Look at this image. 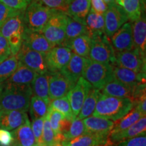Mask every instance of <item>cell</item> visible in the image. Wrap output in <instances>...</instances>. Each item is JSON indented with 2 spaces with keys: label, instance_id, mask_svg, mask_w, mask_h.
Masks as SVG:
<instances>
[{
  "label": "cell",
  "instance_id": "obj_1",
  "mask_svg": "<svg viewBox=\"0 0 146 146\" xmlns=\"http://www.w3.org/2000/svg\"><path fill=\"white\" fill-rule=\"evenodd\" d=\"M32 96L31 85L3 83V88L0 96V110L28 112Z\"/></svg>",
  "mask_w": 146,
  "mask_h": 146
},
{
  "label": "cell",
  "instance_id": "obj_2",
  "mask_svg": "<svg viewBox=\"0 0 146 146\" xmlns=\"http://www.w3.org/2000/svg\"><path fill=\"white\" fill-rule=\"evenodd\" d=\"M135 106V103L129 98H114L100 93L92 116L116 121L130 112Z\"/></svg>",
  "mask_w": 146,
  "mask_h": 146
},
{
  "label": "cell",
  "instance_id": "obj_3",
  "mask_svg": "<svg viewBox=\"0 0 146 146\" xmlns=\"http://www.w3.org/2000/svg\"><path fill=\"white\" fill-rule=\"evenodd\" d=\"M82 77L89 83L93 88L100 91L114 78L113 65L98 62L87 58Z\"/></svg>",
  "mask_w": 146,
  "mask_h": 146
},
{
  "label": "cell",
  "instance_id": "obj_4",
  "mask_svg": "<svg viewBox=\"0 0 146 146\" xmlns=\"http://www.w3.org/2000/svg\"><path fill=\"white\" fill-rule=\"evenodd\" d=\"M56 11V10L49 8L36 0H33L24 12L25 28L41 32Z\"/></svg>",
  "mask_w": 146,
  "mask_h": 146
},
{
  "label": "cell",
  "instance_id": "obj_5",
  "mask_svg": "<svg viewBox=\"0 0 146 146\" xmlns=\"http://www.w3.org/2000/svg\"><path fill=\"white\" fill-rule=\"evenodd\" d=\"M91 48L89 58L93 61L114 65L116 55L110 39L105 33L97 35L91 38Z\"/></svg>",
  "mask_w": 146,
  "mask_h": 146
},
{
  "label": "cell",
  "instance_id": "obj_6",
  "mask_svg": "<svg viewBox=\"0 0 146 146\" xmlns=\"http://www.w3.org/2000/svg\"><path fill=\"white\" fill-rule=\"evenodd\" d=\"M23 14L24 12L11 18L0 28V33L8 41L10 47L11 54L12 55L17 54L23 44L25 30Z\"/></svg>",
  "mask_w": 146,
  "mask_h": 146
},
{
  "label": "cell",
  "instance_id": "obj_7",
  "mask_svg": "<svg viewBox=\"0 0 146 146\" xmlns=\"http://www.w3.org/2000/svg\"><path fill=\"white\" fill-rule=\"evenodd\" d=\"M68 15L62 11L56 10L41 31L45 38L54 46L62 44L65 37Z\"/></svg>",
  "mask_w": 146,
  "mask_h": 146
},
{
  "label": "cell",
  "instance_id": "obj_8",
  "mask_svg": "<svg viewBox=\"0 0 146 146\" xmlns=\"http://www.w3.org/2000/svg\"><path fill=\"white\" fill-rule=\"evenodd\" d=\"M16 56L20 62L37 74L49 72L45 54L33 50L23 43Z\"/></svg>",
  "mask_w": 146,
  "mask_h": 146
},
{
  "label": "cell",
  "instance_id": "obj_9",
  "mask_svg": "<svg viewBox=\"0 0 146 146\" xmlns=\"http://www.w3.org/2000/svg\"><path fill=\"white\" fill-rule=\"evenodd\" d=\"M104 17L105 34L109 38L129 21V18L123 9L115 2L107 5V9L104 14Z\"/></svg>",
  "mask_w": 146,
  "mask_h": 146
},
{
  "label": "cell",
  "instance_id": "obj_10",
  "mask_svg": "<svg viewBox=\"0 0 146 146\" xmlns=\"http://www.w3.org/2000/svg\"><path fill=\"white\" fill-rule=\"evenodd\" d=\"M115 64L130 69L137 72L145 73V55L133 48L131 50L116 52Z\"/></svg>",
  "mask_w": 146,
  "mask_h": 146
},
{
  "label": "cell",
  "instance_id": "obj_11",
  "mask_svg": "<svg viewBox=\"0 0 146 146\" xmlns=\"http://www.w3.org/2000/svg\"><path fill=\"white\" fill-rule=\"evenodd\" d=\"M92 88L91 85L83 77H80L74 87L68 92V96L74 119L79 114L85 98Z\"/></svg>",
  "mask_w": 146,
  "mask_h": 146
},
{
  "label": "cell",
  "instance_id": "obj_12",
  "mask_svg": "<svg viewBox=\"0 0 146 146\" xmlns=\"http://www.w3.org/2000/svg\"><path fill=\"white\" fill-rule=\"evenodd\" d=\"M72 55L68 47L62 45L53 47L46 54V62L49 72H55L61 70L68 64Z\"/></svg>",
  "mask_w": 146,
  "mask_h": 146
},
{
  "label": "cell",
  "instance_id": "obj_13",
  "mask_svg": "<svg viewBox=\"0 0 146 146\" xmlns=\"http://www.w3.org/2000/svg\"><path fill=\"white\" fill-rule=\"evenodd\" d=\"M110 39L115 53L131 50L134 48L132 22H127L124 24Z\"/></svg>",
  "mask_w": 146,
  "mask_h": 146
},
{
  "label": "cell",
  "instance_id": "obj_14",
  "mask_svg": "<svg viewBox=\"0 0 146 146\" xmlns=\"http://www.w3.org/2000/svg\"><path fill=\"white\" fill-rule=\"evenodd\" d=\"M74 85L60 71L52 72L49 82V97L50 101L66 96Z\"/></svg>",
  "mask_w": 146,
  "mask_h": 146
},
{
  "label": "cell",
  "instance_id": "obj_15",
  "mask_svg": "<svg viewBox=\"0 0 146 146\" xmlns=\"http://www.w3.org/2000/svg\"><path fill=\"white\" fill-rule=\"evenodd\" d=\"M23 43L33 50L45 54L54 47L45 38L42 32L29 30L25 28L23 33Z\"/></svg>",
  "mask_w": 146,
  "mask_h": 146
},
{
  "label": "cell",
  "instance_id": "obj_16",
  "mask_svg": "<svg viewBox=\"0 0 146 146\" xmlns=\"http://www.w3.org/2000/svg\"><path fill=\"white\" fill-rule=\"evenodd\" d=\"M112 143L109 135L86 133L71 139H65L61 142L62 146H98Z\"/></svg>",
  "mask_w": 146,
  "mask_h": 146
},
{
  "label": "cell",
  "instance_id": "obj_17",
  "mask_svg": "<svg viewBox=\"0 0 146 146\" xmlns=\"http://www.w3.org/2000/svg\"><path fill=\"white\" fill-rule=\"evenodd\" d=\"M29 119L27 112L18 110H0V129L14 131Z\"/></svg>",
  "mask_w": 146,
  "mask_h": 146
},
{
  "label": "cell",
  "instance_id": "obj_18",
  "mask_svg": "<svg viewBox=\"0 0 146 146\" xmlns=\"http://www.w3.org/2000/svg\"><path fill=\"white\" fill-rule=\"evenodd\" d=\"M113 75L116 81L131 87L145 83V73L137 72L116 64L113 65Z\"/></svg>",
  "mask_w": 146,
  "mask_h": 146
},
{
  "label": "cell",
  "instance_id": "obj_19",
  "mask_svg": "<svg viewBox=\"0 0 146 146\" xmlns=\"http://www.w3.org/2000/svg\"><path fill=\"white\" fill-rule=\"evenodd\" d=\"M87 58L81 57L73 54L71 58L64 68H63L60 72L66 76L69 81L74 85L80 77L83 76Z\"/></svg>",
  "mask_w": 146,
  "mask_h": 146
},
{
  "label": "cell",
  "instance_id": "obj_20",
  "mask_svg": "<svg viewBox=\"0 0 146 146\" xmlns=\"http://www.w3.org/2000/svg\"><path fill=\"white\" fill-rule=\"evenodd\" d=\"M142 135H146L145 116L141 117L132 126L121 132L110 134L109 140L111 143L115 145L116 143H119L120 142Z\"/></svg>",
  "mask_w": 146,
  "mask_h": 146
},
{
  "label": "cell",
  "instance_id": "obj_21",
  "mask_svg": "<svg viewBox=\"0 0 146 146\" xmlns=\"http://www.w3.org/2000/svg\"><path fill=\"white\" fill-rule=\"evenodd\" d=\"M13 141L10 146H38L29 118L23 125L12 131Z\"/></svg>",
  "mask_w": 146,
  "mask_h": 146
},
{
  "label": "cell",
  "instance_id": "obj_22",
  "mask_svg": "<svg viewBox=\"0 0 146 146\" xmlns=\"http://www.w3.org/2000/svg\"><path fill=\"white\" fill-rule=\"evenodd\" d=\"M87 133L109 135L114 127L112 120L107 118L91 116L83 120Z\"/></svg>",
  "mask_w": 146,
  "mask_h": 146
},
{
  "label": "cell",
  "instance_id": "obj_23",
  "mask_svg": "<svg viewBox=\"0 0 146 146\" xmlns=\"http://www.w3.org/2000/svg\"><path fill=\"white\" fill-rule=\"evenodd\" d=\"M100 93L106 96L119 98H129L133 101V87L113 79L103 87Z\"/></svg>",
  "mask_w": 146,
  "mask_h": 146
},
{
  "label": "cell",
  "instance_id": "obj_24",
  "mask_svg": "<svg viewBox=\"0 0 146 146\" xmlns=\"http://www.w3.org/2000/svg\"><path fill=\"white\" fill-rule=\"evenodd\" d=\"M132 33L134 48L137 49L143 55H146V20L145 15H141L139 19L132 23Z\"/></svg>",
  "mask_w": 146,
  "mask_h": 146
},
{
  "label": "cell",
  "instance_id": "obj_25",
  "mask_svg": "<svg viewBox=\"0 0 146 146\" xmlns=\"http://www.w3.org/2000/svg\"><path fill=\"white\" fill-rule=\"evenodd\" d=\"M91 10V0H72L66 10L69 17L86 25V18Z\"/></svg>",
  "mask_w": 146,
  "mask_h": 146
},
{
  "label": "cell",
  "instance_id": "obj_26",
  "mask_svg": "<svg viewBox=\"0 0 146 146\" xmlns=\"http://www.w3.org/2000/svg\"><path fill=\"white\" fill-rule=\"evenodd\" d=\"M37 73L19 62V65L15 72L4 83L19 85H31Z\"/></svg>",
  "mask_w": 146,
  "mask_h": 146
},
{
  "label": "cell",
  "instance_id": "obj_27",
  "mask_svg": "<svg viewBox=\"0 0 146 146\" xmlns=\"http://www.w3.org/2000/svg\"><path fill=\"white\" fill-rule=\"evenodd\" d=\"M51 74L52 72H50L45 74H37L31 85L33 95L41 98L48 104H50L49 97V82Z\"/></svg>",
  "mask_w": 146,
  "mask_h": 146
},
{
  "label": "cell",
  "instance_id": "obj_28",
  "mask_svg": "<svg viewBox=\"0 0 146 146\" xmlns=\"http://www.w3.org/2000/svg\"><path fill=\"white\" fill-rule=\"evenodd\" d=\"M87 34L90 38L97 35L105 33V23L104 14L91 8L86 18Z\"/></svg>",
  "mask_w": 146,
  "mask_h": 146
},
{
  "label": "cell",
  "instance_id": "obj_29",
  "mask_svg": "<svg viewBox=\"0 0 146 146\" xmlns=\"http://www.w3.org/2000/svg\"><path fill=\"white\" fill-rule=\"evenodd\" d=\"M87 34L86 25L76 21L68 16V21L66 27L65 37L62 45L66 47L70 42L78 36Z\"/></svg>",
  "mask_w": 146,
  "mask_h": 146
},
{
  "label": "cell",
  "instance_id": "obj_30",
  "mask_svg": "<svg viewBox=\"0 0 146 146\" xmlns=\"http://www.w3.org/2000/svg\"><path fill=\"white\" fill-rule=\"evenodd\" d=\"M91 43V38L88 35L84 34L72 40L66 47L70 49L73 54L81 57L89 58Z\"/></svg>",
  "mask_w": 146,
  "mask_h": 146
},
{
  "label": "cell",
  "instance_id": "obj_31",
  "mask_svg": "<svg viewBox=\"0 0 146 146\" xmlns=\"http://www.w3.org/2000/svg\"><path fill=\"white\" fill-rule=\"evenodd\" d=\"M143 116H143L135 107H134L133 109L131 110L130 112L127 113L123 118L116 120L117 123L114 125V127L110 131V134L119 133L125 130L132 126L133 124L135 123L136 122H137Z\"/></svg>",
  "mask_w": 146,
  "mask_h": 146
},
{
  "label": "cell",
  "instance_id": "obj_32",
  "mask_svg": "<svg viewBox=\"0 0 146 146\" xmlns=\"http://www.w3.org/2000/svg\"><path fill=\"white\" fill-rule=\"evenodd\" d=\"M100 91L98 89L92 88L85 98L82 108L78 114L77 118L81 120H83L89 116H92L95 108H96L97 102L100 96Z\"/></svg>",
  "mask_w": 146,
  "mask_h": 146
},
{
  "label": "cell",
  "instance_id": "obj_33",
  "mask_svg": "<svg viewBox=\"0 0 146 146\" xmlns=\"http://www.w3.org/2000/svg\"><path fill=\"white\" fill-rule=\"evenodd\" d=\"M114 2L123 9L131 21L134 22L141 18L142 12L140 0H115Z\"/></svg>",
  "mask_w": 146,
  "mask_h": 146
},
{
  "label": "cell",
  "instance_id": "obj_34",
  "mask_svg": "<svg viewBox=\"0 0 146 146\" xmlns=\"http://www.w3.org/2000/svg\"><path fill=\"white\" fill-rule=\"evenodd\" d=\"M49 106L44 100L33 95L29 105V112L32 120L39 118H44L48 112Z\"/></svg>",
  "mask_w": 146,
  "mask_h": 146
},
{
  "label": "cell",
  "instance_id": "obj_35",
  "mask_svg": "<svg viewBox=\"0 0 146 146\" xmlns=\"http://www.w3.org/2000/svg\"><path fill=\"white\" fill-rule=\"evenodd\" d=\"M19 65L16 55L11 54L4 61L0 63V83H3L15 72Z\"/></svg>",
  "mask_w": 146,
  "mask_h": 146
},
{
  "label": "cell",
  "instance_id": "obj_36",
  "mask_svg": "<svg viewBox=\"0 0 146 146\" xmlns=\"http://www.w3.org/2000/svg\"><path fill=\"white\" fill-rule=\"evenodd\" d=\"M50 105L53 109L56 110L61 114H62L64 118L71 120V121L74 120L72 109H71L70 102H69L67 96L63 97V98L51 100Z\"/></svg>",
  "mask_w": 146,
  "mask_h": 146
},
{
  "label": "cell",
  "instance_id": "obj_37",
  "mask_svg": "<svg viewBox=\"0 0 146 146\" xmlns=\"http://www.w3.org/2000/svg\"><path fill=\"white\" fill-rule=\"evenodd\" d=\"M56 142H55V135L53 131L52 127H51L50 121H49L48 115H46L45 117L44 121H43V133H42V137L41 143L39 146H55Z\"/></svg>",
  "mask_w": 146,
  "mask_h": 146
},
{
  "label": "cell",
  "instance_id": "obj_38",
  "mask_svg": "<svg viewBox=\"0 0 146 146\" xmlns=\"http://www.w3.org/2000/svg\"><path fill=\"white\" fill-rule=\"evenodd\" d=\"M87 131L86 128L84 125L83 120L79 119L78 118H75L72 121L70 129L67 133L64 134L65 139H71L75 138L82 135L86 134Z\"/></svg>",
  "mask_w": 146,
  "mask_h": 146
},
{
  "label": "cell",
  "instance_id": "obj_39",
  "mask_svg": "<svg viewBox=\"0 0 146 146\" xmlns=\"http://www.w3.org/2000/svg\"><path fill=\"white\" fill-rule=\"evenodd\" d=\"M47 115H48L49 121H50L51 127H52V130L54 131V135H56V134L59 133V126L60 120L62 119L63 118H64V116L60 112L53 109L50 106V105L49 106Z\"/></svg>",
  "mask_w": 146,
  "mask_h": 146
},
{
  "label": "cell",
  "instance_id": "obj_40",
  "mask_svg": "<svg viewBox=\"0 0 146 146\" xmlns=\"http://www.w3.org/2000/svg\"><path fill=\"white\" fill-rule=\"evenodd\" d=\"M24 11L14 10L0 1V28L11 18L23 13Z\"/></svg>",
  "mask_w": 146,
  "mask_h": 146
},
{
  "label": "cell",
  "instance_id": "obj_41",
  "mask_svg": "<svg viewBox=\"0 0 146 146\" xmlns=\"http://www.w3.org/2000/svg\"><path fill=\"white\" fill-rule=\"evenodd\" d=\"M36 1L54 10L62 11L64 12H66L70 3L69 0H36Z\"/></svg>",
  "mask_w": 146,
  "mask_h": 146
},
{
  "label": "cell",
  "instance_id": "obj_42",
  "mask_svg": "<svg viewBox=\"0 0 146 146\" xmlns=\"http://www.w3.org/2000/svg\"><path fill=\"white\" fill-rule=\"evenodd\" d=\"M44 119L45 117L36 118V119L33 120L32 124H31L33 133L35 138L36 143L38 144V146L39 145L40 143H41Z\"/></svg>",
  "mask_w": 146,
  "mask_h": 146
},
{
  "label": "cell",
  "instance_id": "obj_43",
  "mask_svg": "<svg viewBox=\"0 0 146 146\" xmlns=\"http://www.w3.org/2000/svg\"><path fill=\"white\" fill-rule=\"evenodd\" d=\"M33 0H0L7 6L14 10L25 11Z\"/></svg>",
  "mask_w": 146,
  "mask_h": 146
},
{
  "label": "cell",
  "instance_id": "obj_44",
  "mask_svg": "<svg viewBox=\"0 0 146 146\" xmlns=\"http://www.w3.org/2000/svg\"><path fill=\"white\" fill-rule=\"evenodd\" d=\"M11 55V50L8 41L0 33V63Z\"/></svg>",
  "mask_w": 146,
  "mask_h": 146
},
{
  "label": "cell",
  "instance_id": "obj_45",
  "mask_svg": "<svg viewBox=\"0 0 146 146\" xmlns=\"http://www.w3.org/2000/svg\"><path fill=\"white\" fill-rule=\"evenodd\" d=\"M117 146H146V135L137 136L120 142Z\"/></svg>",
  "mask_w": 146,
  "mask_h": 146
},
{
  "label": "cell",
  "instance_id": "obj_46",
  "mask_svg": "<svg viewBox=\"0 0 146 146\" xmlns=\"http://www.w3.org/2000/svg\"><path fill=\"white\" fill-rule=\"evenodd\" d=\"M12 141V133L5 129H0V146H10Z\"/></svg>",
  "mask_w": 146,
  "mask_h": 146
},
{
  "label": "cell",
  "instance_id": "obj_47",
  "mask_svg": "<svg viewBox=\"0 0 146 146\" xmlns=\"http://www.w3.org/2000/svg\"><path fill=\"white\" fill-rule=\"evenodd\" d=\"M91 8L98 13L104 14L107 9V4L104 0H91Z\"/></svg>",
  "mask_w": 146,
  "mask_h": 146
},
{
  "label": "cell",
  "instance_id": "obj_48",
  "mask_svg": "<svg viewBox=\"0 0 146 146\" xmlns=\"http://www.w3.org/2000/svg\"><path fill=\"white\" fill-rule=\"evenodd\" d=\"M71 123H72L71 120L67 119L66 118H63L60 122L59 133L64 135L66 133L68 132L69 129H70Z\"/></svg>",
  "mask_w": 146,
  "mask_h": 146
},
{
  "label": "cell",
  "instance_id": "obj_49",
  "mask_svg": "<svg viewBox=\"0 0 146 146\" xmlns=\"http://www.w3.org/2000/svg\"><path fill=\"white\" fill-rule=\"evenodd\" d=\"M146 98H143L135 104V108L141 113L143 116H146Z\"/></svg>",
  "mask_w": 146,
  "mask_h": 146
},
{
  "label": "cell",
  "instance_id": "obj_50",
  "mask_svg": "<svg viewBox=\"0 0 146 146\" xmlns=\"http://www.w3.org/2000/svg\"><path fill=\"white\" fill-rule=\"evenodd\" d=\"M140 3H141V8L142 13L145 12V6H146V0H140Z\"/></svg>",
  "mask_w": 146,
  "mask_h": 146
},
{
  "label": "cell",
  "instance_id": "obj_51",
  "mask_svg": "<svg viewBox=\"0 0 146 146\" xmlns=\"http://www.w3.org/2000/svg\"><path fill=\"white\" fill-rule=\"evenodd\" d=\"M104 1L106 3V4H109V3H112V2H114L115 0H104Z\"/></svg>",
  "mask_w": 146,
  "mask_h": 146
},
{
  "label": "cell",
  "instance_id": "obj_52",
  "mask_svg": "<svg viewBox=\"0 0 146 146\" xmlns=\"http://www.w3.org/2000/svg\"><path fill=\"white\" fill-rule=\"evenodd\" d=\"M3 88V83H0V96H1V92H2Z\"/></svg>",
  "mask_w": 146,
  "mask_h": 146
},
{
  "label": "cell",
  "instance_id": "obj_53",
  "mask_svg": "<svg viewBox=\"0 0 146 146\" xmlns=\"http://www.w3.org/2000/svg\"><path fill=\"white\" fill-rule=\"evenodd\" d=\"M98 146H116V145L110 143V144H107V145H98Z\"/></svg>",
  "mask_w": 146,
  "mask_h": 146
},
{
  "label": "cell",
  "instance_id": "obj_54",
  "mask_svg": "<svg viewBox=\"0 0 146 146\" xmlns=\"http://www.w3.org/2000/svg\"><path fill=\"white\" fill-rule=\"evenodd\" d=\"M72 1V0H69V1H70V3Z\"/></svg>",
  "mask_w": 146,
  "mask_h": 146
}]
</instances>
